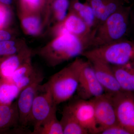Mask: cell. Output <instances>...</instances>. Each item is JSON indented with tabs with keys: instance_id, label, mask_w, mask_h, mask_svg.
<instances>
[{
	"instance_id": "cell-1",
	"label": "cell",
	"mask_w": 134,
	"mask_h": 134,
	"mask_svg": "<svg viewBox=\"0 0 134 134\" xmlns=\"http://www.w3.org/2000/svg\"><path fill=\"white\" fill-rule=\"evenodd\" d=\"M130 12V7L124 6L93 30L89 49L125 39L129 28Z\"/></svg>"
},
{
	"instance_id": "cell-2",
	"label": "cell",
	"mask_w": 134,
	"mask_h": 134,
	"mask_svg": "<svg viewBox=\"0 0 134 134\" xmlns=\"http://www.w3.org/2000/svg\"><path fill=\"white\" fill-rule=\"evenodd\" d=\"M86 50L78 38L67 31L62 32L46 47L38 52L50 66L55 67L77 58Z\"/></svg>"
},
{
	"instance_id": "cell-3",
	"label": "cell",
	"mask_w": 134,
	"mask_h": 134,
	"mask_svg": "<svg viewBox=\"0 0 134 134\" xmlns=\"http://www.w3.org/2000/svg\"><path fill=\"white\" fill-rule=\"evenodd\" d=\"M83 60L77 57L70 65L50 77L47 82L57 105L69 100L76 92Z\"/></svg>"
},
{
	"instance_id": "cell-4",
	"label": "cell",
	"mask_w": 134,
	"mask_h": 134,
	"mask_svg": "<svg viewBox=\"0 0 134 134\" xmlns=\"http://www.w3.org/2000/svg\"><path fill=\"white\" fill-rule=\"evenodd\" d=\"M87 59H97L111 66L134 64V41L125 39L89 49L82 54Z\"/></svg>"
},
{
	"instance_id": "cell-5",
	"label": "cell",
	"mask_w": 134,
	"mask_h": 134,
	"mask_svg": "<svg viewBox=\"0 0 134 134\" xmlns=\"http://www.w3.org/2000/svg\"><path fill=\"white\" fill-rule=\"evenodd\" d=\"M57 106L48 85L41 84L32 104L29 125L33 126V129L38 127Z\"/></svg>"
},
{
	"instance_id": "cell-6",
	"label": "cell",
	"mask_w": 134,
	"mask_h": 134,
	"mask_svg": "<svg viewBox=\"0 0 134 134\" xmlns=\"http://www.w3.org/2000/svg\"><path fill=\"white\" fill-rule=\"evenodd\" d=\"M76 92L79 98L84 100H90L105 93L89 60H83Z\"/></svg>"
},
{
	"instance_id": "cell-7",
	"label": "cell",
	"mask_w": 134,
	"mask_h": 134,
	"mask_svg": "<svg viewBox=\"0 0 134 134\" xmlns=\"http://www.w3.org/2000/svg\"><path fill=\"white\" fill-rule=\"evenodd\" d=\"M111 96L118 123L134 134V93L122 91Z\"/></svg>"
},
{
	"instance_id": "cell-8",
	"label": "cell",
	"mask_w": 134,
	"mask_h": 134,
	"mask_svg": "<svg viewBox=\"0 0 134 134\" xmlns=\"http://www.w3.org/2000/svg\"><path fill=\"white\" fill-rule=\"evenodd\" d=\"M91 99L94 106L95 118L98 127V134L104 129L119 124L111 95L104 93Z\"/></svg>"
},
{
	"instance_id": "cell-9",
	"label": "cell",
	"mask_w": 134,
	"mask_h": 134,
	"mask_svg": "<svg viewBox=\"0 0 134 134\" xmlns=\"http://www.w3.org/2000/svg\"><path fill=\"white\" fill-rule=\"evenodd\" d=\"M66 107L89 134L98 133V127L96 122L94 106L91 99L84 100L79 98L69 103Z\"/></svg>"
},
{
	"instance_id": "cell-10",
	"label": "cell",
	"mask_w": 134,
	"mask_h": 134,
	"mask_svg": "<svg viewBox=\"0 0 134 134\" xmlns=\"http://www.w3.org/2000/svg\"><path fill=\"white\" fill-rule=\"evenodd\" d=\"M44 78V75L33 83L21 90L16 101L19 114L20 126L26 129L29 125V118L32 104L40 86Z\"/></svg>"
},
{
	"instance_id": "cell-11",
	"label": "cell",
	"mask_w": 134,
	"mask_h": 134,
	"mask_svg": "<svg viewBox=\"0 0 134 134\" xmlns=\"http://www.w3.org/2000/svg\"><path fill=\"white\" fill-rule=\"evenodd\" d=\"M87 60L91 62L97 79L105 93L114 95L122 91L111 65L97 59Z\"/></svg>"
},
{
	"instance_id": "cell-12",
	"label": "cell",
	"mask_w": 134,
	"mask_h": 134,
	"mask_svg": "<svg viewBox=\"0 0 134 134\" xmlns=\"http://www.w3.org/2000/svg\"><path fill=\"white\" fill-rule=\"evenodd\" d=\"M59 26L65 29L80 40L86 48L89 46L92 37V30L80 18L71 11L67 15L65 19L60 23Z\"/></svg>"
},
{
	"instance_id": "cell-13",
	"label": "cell",
	"mask_w": 134,
	"mask_h": 134,
	"mask_svg": "<svg viewBox=\"0 0 134 134\" xmlns=\"http://www.w3.org/2000/svg\"><path fill=\"white\" fill-rule=\"evenodd\" d=\"M92 8L98 25L109 16L125 6L128 0H85Z\"/></svg>"
},
{
	"instance_id": "cell-14",
	"label": "cell",
	"mask_w": 134,
	"mask_h": 134,
	"mask_svg": "<svg viewBox=\"0 0 134 134\" xmlns=\"http://www.w3.org/2000/svg\"><path fill=\"white\" fill-rule=\"evenodd\" d=\"M31 52L26 48L5 58L0 63V77L9 81L14 72L23 64L31 59Z\"/></svg>"
},
{
	"instance_id": "cell-15",
	"label": "cell",
	"mask_w": 134,
	"mask_h": 134,
	"mask_svg": "<svg viewBox=\"0 0 134 134\" xmlns=\"http://www.w3.org/2000/svg\"><path fill=\"white\" fill-rule=\"evenodd\" d=\"M43 75L41 71L33 67L31 59L23 64L14 72L9 81L15 85L21 91Z\"/></svg>"
},
{
	"instance_id": "cell-16",
	"label": "cell",
	"mask_w": 134,
	"mask_h": 134,
	"mask_svg": "<svg viewBox=\"0 0 134 134\" xmlns=\"http://www.w3.org/2000/svg\"><path fill=\"white\" fill-rule=\"evenodd\" d=\"M111 66L121 90L134 93V64Z\"/></svg>"
},
{
	"instance_id": "cell-17",
	"label": "cell",
	"mask_w": 134,
	"mask_h": 134,
	"mask_svg": "<svg viewBox=\"0 0 134 134\" xmlns=\"http://www.w3.org/2000/svg\"><path fill=\"white\" fill-rule=\"evenodd\" d=\"M70 10L88 25L92 30L98 25L97 20L92 8L85 2L82 3L79 0H72L69 5Z\"/></svg>"
},
{
	"instance_id": "cell-18",
	"label": "cell",
	"mask_w": 134,
	"mask_h": 134,
	"mask_svg": "<svg viewBox=\"0 0 134 134\" xmlns=\"http://www.w3.org/2000/svg\"><path fill=\"white\" fill-rule=\"evenodd\" d=\"M57 110L56 106L50 115L31 134H63L62 126L57 117Z\"/></svg>"
},
{
	"instance_id": "cell-19",
	"label": "cell",
	"mask_w": 134,
	"mask_h": 134,
	"mask_svg": "<svg viewBox=\"0 0 134 134\" xmlns=\"http://www.w3.org/2000/svg\"><path fill=\"white\" fill-rule=\"evenodd\" d=\"M63 134H88L72 113L65 107L60 120Z\"/></svg>"
},
{
	"instance_id": "cell-20",
	"label": "cell",
	"mask_w": 134,
	"mask_h": 134,
	"mask_svg": "<svg viewBox=\"0 0 134 134\" xmlns=\"http://www.w3.org/2000/svg\"><path fill=\"white\" fill-rule=\"evenodd\" d=\"M16 123L13 108L7 105H0V134L11 133Z\"/></svg>"
},
{
	"instance_id": "cell-21",
	"label": "cell",
	"mask_w": 134,
	"mask_h": 134,
	"mask_svg": "<svg viewBox=\"0 0 134 134\" xmlns=\"http://www.w3.org/2000/svg\"><path fill=\"white\" fill-rule=\"evenodd\" d=\"M21 90L9 81L2 79L0 85V105L12 104L19 96Z\"/></svg>"
},
{
	"instance_id": "cell-22",
	"label": "cell",
	"mask_w": 134,
	"mask_h": 134,
	"mask_svg": "<svg viewBox=\"0 0 134 134\" xmlns=\"http://www.w3.org/2000/svg\"><path fill=\"white\" fill-rule=\"evenodd\" d=\"M13 40L0 41V63L5 58L24 49Z\"/></svg>"
},
{
	"instance_id": "cell-23",
	"label": "cell",
	"mask_w": 134,
	"mask_h": 134,
	"mask_svg": "<svg viewBox=\"0 0 134 134\" xmlns=\"http://www.w3.org/2000/svg\"><path fill=\"white\" fill-rule=\"evenodd\" d=\"M22 23L25 30L30 35H35L38 33L41 25L37 18L27 17L23 19Z\"/></svg>"
},
{
	"instance_id": "cell-24",
	"label": "cell",
	"mask_w": 134,
	"mask_h": 134,
	"mask_svg": "<svg viewBox=\"0 0 134 134\" xmlns=\"http://www.w3.org/2000/svg\"><path fill=\"white\" fill-rule=\"evenodd\" d=\"M69 7V0H55L53 5L56 19L61 23L67 15V10Z\"/></svg>"
},
{
	"instance_id": "cell-25",
	"label": "cell",
	"mask_w": 134,
	"mask_h": 134,
	"mask_svg": "<svg viewBox=\"0 0 134 134\" xmlns=\"http://www.w3.org/2000/svg\"><path fill=\"white\" fill-rule=\"evenodd\" d=\"M99 134H130L119 124L113 125L100 130Z\"/></svg>"
},
{
	"instance_id": "cell-26",
	"label": "cell",
	"mask_w": 134,
	"mask_h": 134,
	"mask_svg": "<svg viewBox=\"0 0 134 134\" xmlns=\"http://www.w3.org/2000/svg\"><path fill=\"white\" fill-rule=\"evenodd\" d=\"M10 12L5 5L0 3V29H5L10 20Z\"/></svg>"
},
{
	"instance_id": "cell-27",
	"label": "cell",
	"mask_w": 134,
	"mask_h": 134,
	"mask_svg": "<svg viewBox=\"0 0 134 134\" xmlns=\"http://www.w3.org/2000/svg\"><path fill=\"white\" fill-rule=\"evenodd\" d=\"M12 34L5 29H0V41L12 40Z\"/></svg>"
},
{
	"instance_id": "cell-28",
	"label": "cell",
	"mask_w": 134,
	"mask_h": 134,
	"mask_svg": "<svg viewBox=\"0 0 134 134\" xmlns=\"http://www.w3.org/2000/svg\"><path fill=\"white\" fill-rule=\"evenodd\" d=\"M27 3L32 7H36L39 3L40 0H25Z\"/></svg>"
},
{
	"instance_id": "cell-29",
	"label": "cell",
	"mask_w": 134,
	"mask_h": 134,
	"mask_svg": "<svg viewBox=\"0 0 134 134\" xmlns=\"http://www.w3.org/2000/svg\"><path fill=\"white\" fill-rule=\"evenodd\" d=\"M12 0H0V3L5 6H9L11 5Z\"/></svg>"
},
{
	"instance_id": "cell-30",
	"label": "cell",
	"mask_w": 134,
	"mask_h": 134,
	"mask_svg": "<svg viewBox=\"0 0 134 134\" xmlns=\"http://www.w3.org/2000/svg\"><path fill=\"white\" fill-rule=\"evenodd\" d=\"M2 81V79L0 77V85H1V83Z\"/></svg>"
},
{
	"instance_id": "cell-31",
	"label": "cell",
	"mask_w": 134,
	"mask_h": 134,
	"mask_svg": "<svg viewBox=\"0 0 134 134\" xmlns=\"http://www.w3.org/2000/svg\"></svg>"
}]
</instances>
